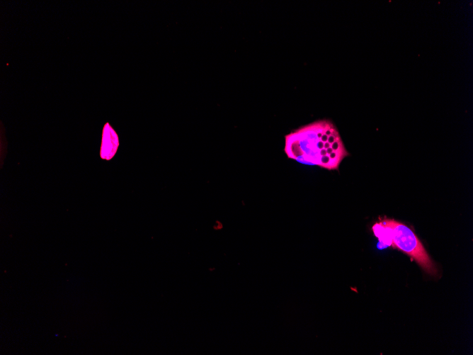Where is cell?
Returning a JSON list of instances; mask_svg holds the SVG:
<instances>
[{"label": "cell", "instance_id": "cell-1", "mask_svg": "<svg viewBox=\"0 0 473 355\" xmlns=\"http://www.w3.org/2000/svg\"><path fill=\"white\" fill-rule=\"evenodd\" d=\"M284 151L289 159L317 165L329 170L338 169L349 155L338 129L329 120H319L301 126L285 136Z\"/></svg>", "mask_w": 473, "mask_h": 355}, {"label": "cell", "instance_id": "cell-3", "mask_svg": "<svg viewBox=\"0 0 473 355\" xmlns=\"http://www.w3.org/2000/svg\"><path fill=\"white\" fill-rule=\"evenodd\" d=\"M119 145L118 137L111 126L106 123L103 130L101 157L105 159H111L115 154Z\"/></svg>", "mask_w": 473, "mask_h": 355}, {"label": "cell", "instance_id": "cell-2", "mask_svg": "<svg viewBox=\"0 0 473 355\" xmlns=\"http://www.w3.org/2000/svg\"><path fill=\"white\" fill-rule=\"evenodd\" d=\"M385 221L389 227L392 245L414 259L428 274L436 276V266L415 233L401 222L394 220Z\"/></svg>", "mask_w": 473, "mask_h": 355}, {"label": "cell", "instance_id": "cell-4", "mask_svg": "<svg viewBox=\"0 0 473 355\" xmlns=\"http://www.w3.org/2000/svg\"><path fill=\"white\" fill-rule=\"evenodd\" d=\"M372 230L380 242L384 245L391 246L392 241L389 235V227L385 220L376 223L372 227Z\"/></svg>", "mask_w": 473, "mask_h": 355}]
</instances>
